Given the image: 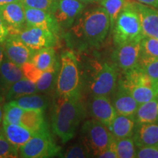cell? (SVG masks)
<instances>
[{
	"label": "cell",
	"mask_w": 158,
	"mask_h": 158,
	"mask_svg": "<svg viewBox=\"0 0 158 158\" xmlns=\"http://www.w3.org/2000/svg\"><path fill=\"white\" fill-rule=\"evenodd\" d=\"M109 31V16L101 6L83 11L70 27L68 38L79 50L98 48Z\"/></svg>",
	"instance_id": "6da1fadb"
},
{
	"label": "cell",
	"mask_w": 158,
	"mask_h": 158,
	"mask_svg": "<svg viewBox=\"0 0 158 158\" xmlns=\"http://www.w3.org/2000/svg\"><path fill=\"white\" fill-rule=\"evenodd\" d=\"M86 106L81 97H55L51 114L54 134L66 143L74 138L79 124L86 115Z\"/></svg>",
	"instance_id": "7a4b0ae2"
},
{
	"label": "cell",
	"mask_w": 158,
	"mask_h": 158,
	"mask_svg": "<svg viewBox=\"0 0 158 158\" xmlns=\"http://www.w3.org/2000/svg\"><path fill=\"white\" fill-rule=\"evenodd\" d=\"M82 81L78 59L73 51L61 54L56 97H81Z\"/></svg>",
	"instance_id": "3957f363"
},
{
	"label": "cell",
	"mask_w": 158,
	"mask_h": 158,
	"mask_svg": "<svg viewBox=\"0 0 158 158\" xmlns=\"http://www.w3.org/2000/svg\"><path fill=\"white\" fill-rule=\"evenodd\" d=\"M87 87L92 96L110 97L117 87V68L114 63L92 61L88 69Z\"/></svg>",
	"instance_id": "277c9868"
},
{
	"label": "cell",
	"mask_w": 158,
	"mask_h": 158,
	"mask_svg": "<svg viewBox=\"0 0 158 158\" xmlns=\"http://www.w3.org/2000/svg\"><path fill=\"white\" fill-rule=\"evenodd\" d=\"M111 32L115 46L142 39L144 35L135 2L128 1L118 15Z\"/></svg>",
	"instance_id": "5b68a950"
},
{
	"label": "cell",
	"mask_w": 158,
	"mask_h": 158,
	"mask_svg": "<svg viewBox=\"0 0 158 158\" xmlns=\"http://www.w3.org/2000/svg\"><path fill=\"white\" fill-rule=\"evenodd\" d=\"M82 141L92 155L98 157L114 138L110 130L95 118L86 121L82 126Z\"/></svg>",
	"instance_id": "8992f818"
},
{
	"label": "cell",
	"mask_w": 158,
	"mask_h": 158,
	"mask_svg": "<svg viewBox=\"0 0 158 158\" xmlns=\"http://www.w3.org/2000/svg\"><path fill=\"white\" fill-rule=\"evenodd\" d=\"M19 152L20 157L23 158L52 157L61 155V147L48 131L31 136Z\"/></svg>",
	"instance_id": "52a82bcc"
},
{
	"label": "cell",
	"mask_w": 158,
	"mask_h": 158,
	"mask_svg": "<svg viewBox=\"0 0 158 158\" xmlns=\"http://www.w3.org/2000/svg\"><path fill=\"white\" fill-rule=\"evenodd\" d=\"M141 40H138L115 46L113 59L116 68L124 73L139 64L141 57Z\"/></svg>",
	"instance_id": "ba28073f"
},
{
	"label": "cell",
	"mask_w": 158,
	"mask_h": 158,
	"mask_svg": "<svg viewBox=\"0 0 158 158\" xmlns=\"http://www.w3.org/2000/svg\"><path fill=\"white\" fill-rule=\"evenodd\" d=\"M17 35L29 48L35 51L54 47L58 37V35L49 29L35 27H26Z\"/></svg>",
	"instance_id": "9c48e42d"
},
{
	"label": "cell",
	"mask_w": 158,
	"mask_h": 158,
	"mask_svg": "<svg viewBox=\"0 0 158 158\" xmlns=\"http://www.w3.org/2000/svg\"><path fill=\"white\" fill-rule=\"evenodd\" d=\"M85 9L79 0H56L52 15L60 28L69 29Z\"/></svg>",
	"instance_id": "30bf717a"
},
{
	"label": "cell",
	"mask_w": 158,
	"mask_h": 158,
	"mask_svg": "<svg viewBox=\"0 0 158 158\" xmlns=\"http://www.w3.org/2000/svg\"><path fill=\"white\" fill-rule=\"evenodd\" d=\"M88 110L92 117L110 130L112 122L117 114L110 97L91 96L88 102Z\"/></svg>",
	"instance_id": "8fae6325"
},
{
	"label": "cell",
	"mask_w": 158,
	"mask_h": 158,
	"mask_svg": "<svg viewBox=\"0 0 158 158\" xmlns=\"http://www.w3.org/2000/svg\"><path fill=\"white\" fill-rule=\"evenodd\" d=\"M5 56L12 62L21 67L30 62L35 51L29 48L16 35H9L3 43Z\"/></svg>",
	"instance_id": "7c38bea8"
},
{
	"label": "cell",
	"mask_w": 158,
	"mask_h": 158,
	"mask_svg": "<svg viewBox=\"0 0 158 158\" xmlns=\"http://www.w3.org/2000/svg\"><path fill=\"white\" fill-rule=\"evenodd\" d=\"M2 16L3 18L9 35H18L23 29L26 23L24 5L21 2H12L0 7Z\"/></svg>",
	"instance_id": "4fadbf2b"
},
{
	"label": "cell",
	"mask_w": 158,
	"mask_h": 158,
	"mask_svg": "<svg viewBox=\"0 0 158 158\" xmlns=\"http://www.w3.org/2000/svg\"><path fill=\"white\" fill-rule=\"evenodd\" d=\"M26 27H35L47 29L59 35L60 27L55 20L54 15L48 11L32 7H25Z\"/></svg>",
	"instance_id": "5bb4252c"
},
{
	"label": "cell",
	"mask_w": 158,
	"mask_h": 158,
	"mask_svg": "<svg viewBox=\"0 0 158 158\" xmlns=\"http://www.w3.org/2000/svg\"><path fill=\"white\" fill-rule=\"evenodd\" d=\"M112 103L116 114L124 116H134L139 105L120 80L114 92Z\"/></svg>",
	"instance_id": "9a60e30c"
},
{
	"label": "cell",
	"mask_w": 158,
	"mask_h": 158,
	"mask_svg": "<svg viewBox=\"0 0 158 158\" xmlns=\"http://www.w3.org/2000/svg\"><path fill=\"white\" fill-rule=\"evenodd\" d=\"M135 5L141 20L143 35L158 40V10L139 2H135Z\"/></svg>",
	"instance_id": "2e32d148"
},
{
	"label": "cell",
	"mask_w": 158,
	"mask_h": 158,
	"mask_svg": "<svg viewBox=\"0 0 158 158\" xmlns=\"http://www.w3.org/2000/svg\"><path fill=\"white\" fill-rule=\"evenodd\" d=\"M20 124L29 130L32 135L49 131L43 110H24Z\"/></svg>",
	"instance_id": "e0dca14e"
},
{
	"label": "cell",
	"mask_w": 158,
	"mask_h": 158,
	"mask_svg": "<svg viewBox=\"0 0 158 158\" xmlns=\"http://www.w3.org/2000/svg\"><path fill=\"white\" fill-rule=\"evenodd\" d=\"M133 138L138 147L158 144V121L152 123H136Z\"/></svg>",
	"instance_id": "ac0fdd59"
},
{
	"label": "cell",
	"mask_w": 158,
	"mask_h": 158,
	"mask_svg": "<svg viewBox=\"0 0 158 158\" xmlns=\"http://www.w3.org/2000/svg\"><path fill=\"white\" fill-rule=\"evenodd\" d=\"M23 77L21 67L7 58H4L0 67V89L5 94L12 85Z\"/></svg>",
	"instance_id": "d6986e66"
},
{
	"label": "cell",
	"mask_w": 158,
	"mask_h": 158,
	"mask_svg": "<svg viewBox=\"0 0 158 158\" xmlns=\"http://www.w3.org/2000/svg\"><path fill=\"white\" fill-rule=\"evenodd\" d=\"M2 133L6 139L19 151L32 136L30 132L21 124L2 123Z\"/></svg>",
	"instance_id": "ffe728a7"
},
{
	"label": "cell",
	"mask_w": 158,
	"mask_h": 158,
	"mask_svg": "<svg viewBox=\"0 0 158 158\" xmlns=\"http://www.w3.org/2000/svg\"><path fill=\"white\" fill-rule=\"evenodd\" d=\"M135 124L134 116L116 114L112 122L110 132L116 139L133 137Z\"/></svg>",
	"instance_id": "44dd1931"
},
{
	"label": "cell",
	"mask_w": 158,
	"mask_h": 158,
	"mask_svg": "<svg viewBox=\"0 0 158 158\" xmlns=\"http://www.w3.org/2000/svg\"><path fill=\"white\" fill-rule=\"evenodd\" d=\"M134 116L137 124L158 121V98L138 105Z\"/></svg>",
	"instance_id": "7402d4cb"
},
{
	"label": "cell",
	"mask_w": 158,
	"mask_h": 158,
	"mask_svg": "<svg viewBox=\"0 0 158 158\" xmlns=\"http://www.w3.org/2000/svg\"><path fill=\"white\" fill-rule=\"evenodd\" d=\"M30 62L43 72L54 68L59 61L57 59L54 47H49L35 51Z\"/></svg>",
	"instance_id": "603a6c76"
},
{
	"label": "cell",
	"mask_w": 158,
	"mask_h": 158,
	"mask_svg": "<svg viewBox=\"0 0 158 158\" xmlns=\"http://www.w3.org/2000/svg\"><path fill=\"white\" fill-rule=\"evenodd\" d=\"M37 93L36 84L23 77L8 89L5 93L7 101L13 100L21 97Z\"/></svg>",
	"instance_id": "cb8c5ba5"
},
{
	"label": "cell",
	"mask_w": 158,
	"mask_h": 158,
	"mask_svg": "<svg viewBox=\"0 0 158 158\" xmlns=\"http://www.w3.org/2000/svg\"><path fill=\"white\" fill-rule=\"evenodd\" d=\"M23 110H45L49 106V99L45 94H31L13 100Z\"/></svg>",
	"instance_id": "d4e9b609"
},
{
	"label": "cell",
	"mask_w": 158,
	"mask_h": 158,
	"mask_svg": "<svg viewBox=\"0 0 158 158\" xmlns=\"http://www.w3.org/2000/svg\"><path fill=\"white\" fill-rule=\"evenodd\" d=\"M59 70V62L50 70L43 71L38 81L35 83L37 92L48 94L56 87Z\"/></svg>",
	"instance_id": "484cf974"
},
{
	"label": "cell",
	"mask_w": 158,
	"mask_h": 158,
	"mask_svg": "<svg viewBox=\"0 0 158 158\" xmlns=\"http://www.w3.org/2000/svg\"><path fill=\"white\" fill-rule=\"evenodd\" d=\"M129 0H100V3L107 12L110 20V31H112L118 15Z\"/></svg>",
	"instance_id": "4316f807"
},
{
	"label": "cell",
	"mask_w": 158,
	"mask_h": 158,
	"mask_svg": "<svg viewBox=\"0 0 158 158\" xmlns=\"http://www.w3.org/2000/svg\"><path fill=\"white\" fill-rule=\"evenodd\" d=\"M121 82L130 91V93L139 105L149 101L154 98H158V91L155 89L141 86L127 85L124 84L122 81Z\"/></svg>",
	"instance_id": "83f0119b"
},
{
	"label": "cell",
	"mask_w": 158,
	"mask_h": 158,
	"mask_svg": "<svg viewBox=\"0 0 158 158\" xmlns=\"http://www.w3.org/2000/svg\"><path fill=\"white\" fill-rule=\"evenodd\" d=\"M24 111L13 100L7 101L5 104L3 108L2 114V123L20 124L21 117Z\"/></svg>",
	"instance_id": "f1b7e54d"
},
{
	"label": "cell",
	"mask_w": 158,
	"mask_h": 158,
	"mask_svg": "<svg viewBox=\"0 0 158 158\" xmlns=\"http://www.w3.org/2000/svg\"><path fill=\"white\" fill-rule=\"evenodd\" d=\"M118 158L135 157V144L133 137L116 139Z\"/></svg>",
	"instance_id": "f546056e"
},
{
	"label": "cell",
	"mask_w": 158,
	"mask_h": 158,
	"mask_svg": "<svg viewBox=\"0 0 158 158\" xmlns=\"http://www.w3.org/2000/svg\"><path fill=\"white\" fill-rule=\"evenodd\" d=\"M141 57L158 58V40L149 36H144L141 40Z\"/></svg>",
	"instance_id": "4dcf8cb0"
},
{
	"label": "cell",
	"mask_w": 158,
	"mask_h": 158,
	"mask_svg": "<svg viewBox=\"0 0 158 158\" xmlns=\"http://www.w3.org/2000/svg\"><path fill=\"white\" fill-rule=\"evenodd\" d=\"M90 155H92L90 151L84 142L81 141V143H78L69 147L61 157L67 158H84L89 157H91Z\"/></svg>",
	"instance_id": "1f68e13d"
},
{
	"label": "cell",
	"mask_w": 158,
	"mask_h": 158,
	"mask_svg": "<svg viewBox=\"0 0 158 158\" xmlns=\"http://www.w3.org/2000/svg\"><path fill=\"white\" fill-rule=\"evenodd\" d=\"M139 64L151 78L158 81V58L141 57Z\"/></svg>",
	"instance_id": "d6a6232c"
},
{
	"label": "cell",
	"mask_w": 158,
	"mask_h": 158,
	"mask_svg": "<svg viewBox=\"0 0 158 158\" xmlns=\"http://www.w3.org/2000/svg\"><path fill=\"white\" fill-rule=\"evenodd\" d=\"M19 150L6 139L0 133V158H14L19 157Z\"/></svg>",
	"instance_id": "836d02e7"
},
{
	"label": "cell",
	"mask_w": 158,
	"mask_h": 158,
	"mask_svg": "<svg viewBox=\"0 0 158 158\" xmlns=\"http://www.w3.org/2000/svg\"><path fill=\"white\" fill-rule=\"evenodd\" d=\"M25 7L48 11L52 14L56 0H21Z\"/></svg>",
	"instance_id": "e575fe53"
},
{
	"label": "cell",
	"mask_w": 158,
	"mask_h": 158,
	"mask_svg": "<svg viewBox=\"0 0 158 158\" xmlns=\"http://www.w3.org/2000/svg\"><path fill=\"white\" fill-rule=\"evenodd\" d=\"M23 76L31 81L36 83L42 75L43 71L39 70L31 62H27L21 66Z\"/></svg>",
	"instance_id": "d590c367"
},
{
	"label": "cell",
	"mask_w": 158,
	"mask_h": 158,
	"mask_svg": "<svg viewBox=\"0 0 158 158\" xmlns=\"http://www.w3.org/2000/svg\"><path fill=\"white\" fill-rule=\"evenodd\" d=\"M135 157L158 158V144L138 147V149L136 150Z\"/></svg>",
	"instance_id": "8d00e7d4"
},
{
	"label": "cell",
	"mask_w": 158,
	"mask_h": 158,
	"mask_svg": "<svg viewBox=\"0 0 158 158\" xmlns=\"http://www.w3.org/2000/svg\"><path fill=\"white\" fill-rule=\"evenodd\" d=\"M98 157L101 158H118L117 151H116V138H114L113 141L110 142L108 147L98 155Z\"/></svg>",
	"instance_id": "74e56055"
},
{
	"label": "cell",
	"mask_w": 158,
	"mask_h": 158,
	"mask_svg": "<svg viewBox=\"0 0 158 158\" xmlns=\"http://www.w3.org/2000/svg\"><path fill=\"white\" fill-rule=\"evenodd\" d=\"M9 35V31L7 25L4 21L0 12V44H3Z\"/></svg>",
	"instance_id": "f35d334b"
},
{
	"label": "cell",
	"mask_w": 158,
	"mask_h": 158,
	"mask_svg": "<svg viewBox=\"0 0 158 158\" xmlns=\"http://www.w3.org/2000/svg\"><path fill=\"white\" fill-rule=\"evenodd\" d=\"M135 1L143 5L152 7L154 8H158V0H135Z\"/></svg>",
	"instance_id": "ab89813d"
},
{
	"label": "cell",
	"mask_w": 158,
	"mask_h": 158,
	"mask_svg": "<svg viewBox=\"0 0 158 158\" xmlns=\"http://www.w3.org/2000/svg\"><path fill=\"white\" fill-rule=\"evenodd\" d=\"M15 2H21V0H0V7L7 4Z\"/></svg>",
	"instance_id": "60d3db41"
},
{
	"label": "cell",
	"mask_w": 158,
	"mask_h": 158,
	"mask_svg": "<svg viewBox=\"0 0 158 158\" xmlns=\"http://www.w3.org/2000/svg\"><path fill=\"white\" fill-rule=\"evenodd\" d=\"M5 52H4V48H3V44H0V67H1L2 63L5 57Z\"/></svg>",
	"instance_id": "b9f144b4"
},
{
	"label": "cell",
	"mask_w": 158,
	"mask_h": 158,
	"mask_svg": "<svg viewBox=\"0 0 158 158\" xmlns=\"http://www.w3.org/2000/svg\"><path fill=\"white\" fill-rule=\"evenodd\" d=\"M81 2L86 4V3H92V2H100V0H79Z\"/></svg>",
	"instance_id": "7bdbcfd3"
},
{
	"label": "cell",
	"mask_w": 158,
	"mask_h": 158,
	"mask_svg": "<svg viewBox=\"0 0 158 158\" xmlns=\"http://www.w3.org/2000/svg\"><path fill=\"white\" fill-rule=\"evenodd\" d=\"M2 120V109L1 105H0V123H1Z\"/></svg>",
	"instance_id": "ee69618b"
}]
</instances>
